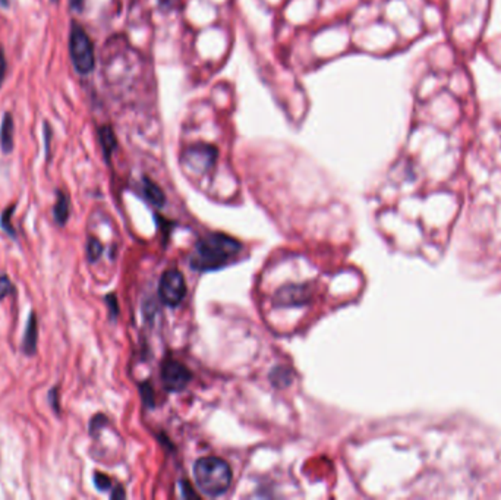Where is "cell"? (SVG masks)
<instances>
[{
    "label": "cell",
    "instance_id": "6da1fadb",
    "mask_svg": "<svg viewBox=\"0 0 501 500\" xmlns=\"http://www.w3.org/2000/svg\"><path fill=\"white\" fill-rule=\"evenodd\" d=\"M241 251V244L223 233H213L201 240L191 258V266L197 270H214L226 266Z\"/></svg>",
    "mask_w": 501,
    "mask_h": 500
},
{
    "label": "cell",
    "instance_id": "7a4b0ae2",
    "mask_svg": "<svg viewBox=\"0 0 501 500\" xmlns=\"http://www.w3.org/2000/svg\"><path fill=\"white\" fill-rule=\"evenodd\" d=\"M193 477L202 493L215 497L227 492L232 484V468L222 458L206 457L193 465Z\"/></svg>",
    "mask_w": 501,
    "mask_h": 500
},
{
    "label": "cell",
    "instance_id": "3957f363",
    "mask_svg": "<svg viewBox=\"0 0 501 500\" xmlns=\"http://www.w3.org/2000/svg\"><path fill=\"white\" fill-rule=\"evenodd\" d=\"M70 54L78 74L88 75L94 71L96 56L93 41L87 31L75 21L72 22L70 32Z\"/></svg>",
    "mask_w": 501,
    "mask_h": 500
},
{
    "label": "cell",
    "instance_id": "277c9868",
    "mask_svg": "<svg viewBox=\"0 0 501 500\" xmlns=\"http://www.w3.org/2000/svg\"><path fill=\"white\" fill-rule=\"evenodd\" d=\"M158 295L166 305H179L186 295V282L184 275L178 270H167L160 279Z\"/></svg>",
    "mask_w": 501,
    "mask_h": 500
},
{
    "label": "cell",
    "instance_id": "5b68a950",
    "mask_svg": "<svg viewBox=\"0 0 501 500\" xmlns=\"http://www.w3.org/2000/svg\"><path fill=\"white\" fill-rule=\"evenodd\" d=\"M162 380L167 390L179 392L185 389V386L189 383L191 373L184 364L173 360H167L162 368Z\"/></svg>",
    "mask_w": 501,
    "mask_h": 500
},
{
    "label": "cell",
    "instance_id": "8992f818",
    "mask_svg": "<svg viewBox=\"0 0 501 500\" xmlns=\"http://www.w3.org/2000/svg\"><path fill=\"white\" fill-rule=\"evenodd\" d=\"M215 158H217V152L210 145L192 147L188 153H185V162H188L191 167L198 170L210 169Z\"/></svg>",
    "mask_w": 501,
    "mask_h": 500
},
{
    "label": "cell",
    "instance_id": "52a82bcc",
    "mask_svg": "<svg viewBox=\"0 0 501 500\" xmlns=\"http://www.w3.org/2000/svg\"><path fill=\"white\" fill-rule=\"evenodd\" d=\"M14 136H15V123L12 113H5L2 123H0V149L5 154L12 153L14 150Z\"/></svg>",
    "mask_w": 501,
    "mask_h": 500
},
{
    "label": "cell",
    "instance_id": "ba28073f",
    "mask_svg": "<svg viewBox=\"0 0 501 500\" xmlns=\"http://www.w3.org/2000/svg\"><path fill=\"white\" fill-rule=\"evenodd\" d=\"M37 336H39V327H37V315L36 313H31L28 318V324L24 333V340H22V351L25 352L27 355L36 354L37 348Z\"/></svg>",
    "mask_w": 501,
    "mask_h": 500
},
{
    "label": "cell",
    "instance_id": "9c48e42d",
    "mask_svg": "<svg viewBox=\"0 0 501 500\" xmlns=\"http://www.w3.org/2000/svg\"><path fill=\"white\" fill-rule=\"evenodd\" d=\"M308 300V295H306V291L302 289L301 287H288L283 288L281 291H279L277 297H276V304L279 305H296V304H302Z\"/></svg>",
    "mask_w": 501,
    "mask_h": 500
},
{
    "label": "cell",
    "instance_id": "30bf717a",
    "mask_svg": "<svg viewBox=\"0 0 501 500\" xmlns=\"http://www.w3.org/2000/svg\"><path fill=\"white\" fill-rule=\"evenodd\" d=\"M98 140H100V144H101V149H103L106 160L109 162V158H110L113 150H115L118 147L116 135H115V132H113V129L109 127V125H105V127H101L98 129Z\"/></svg>",
    "mask_w": 501,
    "mask_h": 500
},
{
    "label": "cell",
    "instance_id": "8fae6325",
    "mask_svg": "<svg viewBox=\"0 0 501 500\" xmlns=\"http://www.w3.org/2000/svg\"><path fill=\"white\" fill-rule=\"evenodd\" d=\"M53 214L56 223L61 226H63L67 222V218H70V198L62 191H58V200H56Z\"/></svg>",
    "mask_w": 501,
    "mask_h": 500
},
{
    "label": "cell",
    "instance_id": "7c38bea8",
    "mask_svg": "<svg viewBox=\"0 0 501 500\" xmlns=\"http://www.w3.org/2000/svg\"><path fill=\"white\" fill-rule=\"evenodd\" d=\"M144 194L145 198L153 202L154 206H163L164 204V194L162 192V189L148 178L144 179Z\"/></svg>",
    "mask_w": 501,
    "mask_h": 500
},
{
    "label": "cell",
    "instance_id": "4fadbf2b",
    "mask_svg": "<svg viewBox=\"0 0 501 500\" xmlns=\"http://www.w3.org/2000/svg\"><path fill=\"white\" fill-rule=\"evenodd\" d=\"M15 211V206H9L3 213L2 216H0V227L12 238H17V232L14 229L12 226V214Z\"/></svg>",
    "mask_w": 501,
    "mask_h": 500
},
{
    "label": "cell",
    "instance_id": "5bb4252c",
    "mask_svg": "<svg viewBox=\"0 0 501 500\" xmlns=\"http://www.w3.org/2000/svg\"><path fill=\"white\" fill-rule=\"evenodd\" d=\"M103 253V247L97 240H89L88 242V260L89 261H97L98 257Z\"/></svg>",
    "mask_w": 501,
    "mask_h": 500
},
{
    "label": "cell",
    "instance_id": "9a60e30c",
    "mask_svg": "<svg viewBox=\"0 0 501 500\" xmlns=\"http://www.w3.org/2000/svg\"><path fill=\"white\" fill-rule=\"evenodd\" d=\"M14 283L9 280L8 276H0V301L5 300L8 295H10L14 292Z\"/></svg>",
    "mask_w": 501,
    "mask_h": 500
},
{
    "label": "cell",
    "instance_id": "2e32d148",
    "mask_svg": "<svg viewBox=\"0 0 501 500\" xmlns=\"http://www.w3.org/2000/svg\"><path fill=\"white\" fill-rule=\"evenodd\" d=\"M94 484H96V487L98 488V490H109L110 486H111V481H110V479H109L107 475L96 472Z\"/></svg>",
    "mask_w": 501,
    "mask_h": 500
},
{
    "label": "cell",
    "instance_id": "e0dca14e",
    "mask_svg": "<svg viewBox=\"0 0 501 500\" xmlns=\"http://www.w3.org/2000/svg\"><path fill=\"white\" fill-rule=\"evenodd\" d=\"M43 128H44V144H45V153H47V157H50V141H52V128H50V123L49 122H44L43 123Z\"/></svg>",
    "mask_w": 501,
    "mask_h": 500
},
{
    "label": "cell",
    "instance_id": "ac0fdd59",
    "mask_svg": "<svg viewBox=\"0 0 501 500\" xmlns=\"http://www.w3.org/2000/svg\"><path fill=\"white\" fill-rule=\"evenodd\" d=\"M6 71H8V62H6V56L3 49L0 48V88H2V84L6 78Z\"/></svg>",
    "mask_w": 501,
    "mask_h": 500
},
{
    "label": "cell",
    "instance_id": "d6986e66",
    "mask_svg": "<svg viewBox=\"0 0 501 500\" xmlns=\"http://www.w3.org/2000/svg\"><path fill=\"white\" fill-rule=\"evenodd\" d=\"M56 392H58V388H54V389H52V390H50V393H49V399H50V402H52V406H53V409H54V413H56V414H59V396L56 395Z\"/></svg>",
    "mask_w": 501,
    "mask_h": 500
},
{
    "label": "cell",
    "instance_id": "ffe728a7",
    "mask_svg": "<svg viewBox=\"0 0 501 500\" xmlns=\"http://www.w3.org/2000/svg\"><path fill=\"white\" fill-rule=\"evenodd\" d=\"M111 497H113V499H120V497H125V492H123V488H122L120 486H118V488H113Z\"/></svg>",
    "mask_w": 501,
    "mask_h": 500
},
{
    "label": "cell",
    "instance_id": "44dd1931",
    "mask_svg": "<svg viewBox=\"0 0 501 500\" xmlns=\"http://www.w3.org/2000/svg\"><path fill=\"white\" fill-rule=\"evenodd\" d=\"M59 2V0H52V3H58Z\"/></svg>",
    "mask_w": 501,
    "mask_h": 500
}]
</instances>
